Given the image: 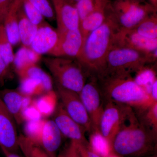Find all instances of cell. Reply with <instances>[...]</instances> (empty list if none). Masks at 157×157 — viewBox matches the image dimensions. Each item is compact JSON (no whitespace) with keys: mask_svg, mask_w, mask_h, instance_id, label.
<instances>
[{"mask_svg":"<svg viewBox=\"0 0 157 157\" xmlns=\"http://www.w3.org/2000/svg\"><path fill=\"white\" fill-rule=\"evenodd\" d=\"M41 56L32 50L30 47L23 46L14 54L13 64L15 67V70L29 64H36L41 58Z\"/></svg>","mask_w":157,"mask_h":157,"instance_id":"4316f807","label":"cell"},{"mask_svg":"<svg viewBox=\"0 0 157 157\" xmlns=\"http://www.w3.org/2000/svg\"><path fill=\"white\" fill-rule=\"evenodd\" d=\"M11 76L9 67L7 66L0 55V84L4 85L6 80Z\"/></svg>","mask_w":157,"mask_h":157,"instance_id":"d6a6232c","label":"cell"},{"mask_svg":"<svg viewBox=\"0 0 157 157\" xmlns=\"http://www.w3.org/2000/svg\"><path fill=\"white\" fill-rule=\"evenodd\" d=\"M150 97L152 103L157 102V79L154 82L151 90Z\"/></svg>","mask_w":157,"mask_h":157,"instance_id":"d590c367","label":"cell"},{"mask_svg":"<svg viewBox=\"0 0 157 157\" xmlns=\"http://www.w3.org/2000/svg\"><path fill=\"white\" fill-rule=\"evenodd\" d=\"M53 120L63 136L70 139L76 146L89 145L85 135L84 129L68 115L61 103L56 109Z\"/></svg>","mask_w":157,"mask_h":157,"instance_id":"8fae6325","label":"cell"},{"mask_svg":"<svg viewBox=\"0 0 157 157\" xmlns=\"http://www.w3.org/2000/svg\"><path fill=\"white\" fill-rule=\"evenodd\" d=\"M135 1H138V2H148L149 0H135Z\"/></svg>","mask_w":157,"mask_h":157,"instance_id":"f35d334b","label":"cell"},{"mask_svg":"<svg viewBox=\"0 0 157 157\" xmlns=\"http://www.w3.org/2000/svg\"><path fill=\"white\" fill-rule=\"evenodd\" d=\"M55 85L57 94L68 115L81 126L86 132L90 133L92 131L91 123L79 94L64 88L56 83Z\"/></svg>","mask_w":157,"mask_h":157,"instance_id":"9c48e42d","label":"cell"},{"mask_svg":"<svg viewBox=\"0 0 157 157\" xmlns=\"http://www.w3.org/2000/svg\"><path fill=\"white\" fill-rule=\"evenodd\" d=\"M115 46L126 47L146 53H153L157 50V39L145 38L133 29H120L114 38L113 47Z\"/></svg>","mask_w":157,"mask_h":157,"instance_id":"4fadbf2b","label":"cell"},{"mask_svg":"<svg viewBox=\"0 0 157 157\" xmlns=\"http://www.w3.org/2000/svg\"><path fill=\"white\" fill-rule=\"evenodd\" d=\"M25 97L15 90L6 89L0 91V98L18 124L21 123L24 120Z\"/></svg>","mask_w":157,"mask_h":157,"instance_id":"e0dca14e","label":"cell"},{"mask_svg":"<svg viewBox=\"0 0 157 157\" xmlns=\"http://www.w3.org/2000/svg\"><path fill=\"white\" fill-rule=\"evenodd\" d=\"M101 1V0H79L75 3L79 24L96 9Z\"/></svg>","mask_w":157,"mask_h":157,"instance_id":"f1b7e54d","label":"cell"},{"mask_svg":"<svg viewBox=\"0 0 157 157\" xmlns=\"http://www.w3.org/2000/svg\"><path fill=\"white\" fill-rule=\"evenodd\" d=\"M35 6L45 18L49 20L56 19L55 14L51 0H26Z\"/></svg>","mask_w":157,"mask_h":157,"instance_id":"4dcf8cb0","label":"cell"},{"mask_svg":"<svg viewBox=\"0 0 157 157\" xmlns=\"http://www.w3.org/2000/svg\"><path fill=\"white\" fill-rule=\"evenodd\" d=\"M18 145L24 157H51L39 142L26 135H18Z\"/></svg>","mask_w":157,"mask_h":157,"instance_id":"7402d4cb","label":"cell"},{"mask_svg":"<svg viewBox=\"0 0 157 157\" xmlns=\"http://www.w3.org/2000/svg\"><path fill=\"white\" fill-rule=\"evenodd\" d=\"M20 79H32L40 82L44 92L51 93L52 91L53 84L51 78L37 64H29L19 69L15 70Z\"/></svg>","mask_w":157,"mask_h":157,"instance_id":"d6986e66","label":"cell"},{"mask_svg":"<svg viewBox=\"0 0 157 157\" xmlns=\"http://www.w3.org/2000/svg\"><path fill=\"white\" fill-rule=\"evenodd\" d=\"M70 1L72 2L76 3V2H78V1H79V0H70Z\"/></svg>","mask_w":157,"mask_h":157,"instance_id":"60d3db41","label":"cell"},{"mask_svg":"<svg viewBox=\"0 0 157 157\" xmlns=\"http://www.w3.org/2000/svg\"><path fill=\"white\" fill-rule=\"evenodd\" d=\"M111 2V0H101L96 9L80 23L79 29L84 42L92 32L104 22L106 18L107 6Z\"/></svg>","mask_w":157,"mask_h":157,"instance_id":"ac0fdd59","label":"cell"},{"mask_svg":"<svg viewBox=\"0 0 157 157\" xmlns=\"http://www.w3.org/2000/svg\"><path fill=\"white\" fill-rule=\"evenodd\" d=\"M157 51L146 53L126 47H113L107 54L103 73L107 75H132L144 66L157 61Z\"/></svg>","mask_w":157,"mask_h":157,"instance_id":"277c9868","label":"cell"},{"mask_svg":"<svg viewBox=\"0 0 157 157\" xmlns=\"http://www.w3.org/2000/svg\"><path fill=\"white\" fill-rule=\"evenodd\" d=\"M76 146L81 157H101L93 151L90 145Z\"/></svg>","mask_w":157,"mask_h":157,"instance_id":"e575fe53","label":"cell"},{"mask_svg":"<svg viewBox=\"0 0 157 157\" xmlns=\"http://www.w3.org/2000/svg\"><path fill=\"white\" fill-rule=\"evenodd\" d=\"M58 33L56 45L48 55L58 57L78 58L84 44L79 29L58 32Z\"/></svg>","mask_w":157,"mask_h":157,"instance_id":"30bf717a","label":"cell"},{"mask_svg":"<svg viewBox=\"0 0 157 157\" xmlns=\"http://www.w3.org/2000/svg\"><path fill=\"white\" fill-rule=\"evenodd\" d=\"M135 110L134 111L140 122L157 135V102Z\"/></svg>","mask_w":157,"mask_h":157,"instance_id":"cb8c5ba5","label":"cell"},{"mask_svg":"<svg viewBox=\"0 0 157 157\" xmlns=\"http://www.w3.org/2000/svg\"><path fill=\"white\" fill-rule=\"evenodd\" d=\"M89 143L91 149L101 157H107L112 152L111 144L101 135L99 131L91 132Z\"/></svg>","mask_w":157,"mask_h":157,"instance_id":"484cf974","label":"cell"},{"mask_svg":"<svg viewBox=\"0 0 157 157\" xmlns=\"http://www.w3.org/2000/svg\"><path fill=\"white\" fill-rule=\"evenodd\" d=\"M112 151L122 157H144L156 151L157 135L141 124L132 109L111 143Z\"/></svg>","mask_w":157,"mask_h":157,"instance_id":"7a4b0ae2","label":"cell"},{"mask_svg":"<svg viewBox=\"0 0 157 157\" xmlns=\"http://www.w3.org/2000/svg\"><path fill=\"white\" fill-rule=\"evenodd\" d=\"M144 157H157V155H151L147 156Z\"/></svg>","mask_w":157,"mask_h":157,"instance_id":"ab89813d","label":"cell"},{"mask_svg":"<svg viewBox=\"0 0 157 157\" xmlns=\"http://www.w3.org/2000/svg\"><path fill=\"white\" fill-rule=\"evenodd\" d=\"M132 109L130 106L107 101L100 120L99 130L111 144Z\"/></svg>","mask_w":157,"mask_h":157,"instance_id":"52a82bcc","label":"cell"},{"mask_svg":"<svg viewBox=\"0 0 157 157\" xmlns=\"http://www.w3.org/2000/svg\"><path fill=\"white\" fill-rule=\"evenodd\" d=\"M57 157H81L77 146L75 143L70 141V143L57 155Z\"/></svg>","mask_w":157,"mask_h":157,"instance_id":"1f68e13d","label":"cell"},{"mask_svg":"<svg viewBox=\"0 0 157 157\" xmlns=\"http://www.w3.org/2000/svg\"><path fill=\"white\" fill-rule=\"evenodd\" d=\"M14 0H0V24L4 23L10 7Z\"/></svg>","mask_w":157,"mask_h":157,"instance_id":"836d02e7","label":"cell"},{"mask_svg":"<svg viewBox=\"0 0 157 157\" xmlns=\"http://www.w3.org/2000/svg\"><path fill=\"white\" fill-rule=\"evenodd\" d=\"M132 29L145 38L157 39V12L147 16Z\"/></svg>","mask_w":157,"mask_h":157,"instance_id":"d4e9b609","label":"cell"},{"mask_svg":"<svg viewBox=\"0 0 157 157\" xmlns=\"http://www.w3.org/2000/svg\"><path fill=\"white\" fill-rule=\"evenodd\" d=\"M53 6L57 31L63 32L79 28V20L75 3L70 0H51Z\"/></svg>","mask_w":157,"mask_h":157,"instance_id":"5bb4252c","label":"cell"},{"mask_svg":"<svg viewBox=\"0 0 157 157\" xmlns=\"http://www.w3.org/2000/svg\"><path fill=\"white\" fill-rule=\"evenodd\" d=\"M97 77L102 95L107 101L130 106L134 110L153 104L132 75H107Z\"/></svg>","mask_w":157,"mask_h":157,"instance_id":"3957f363","label":"cell"},{"mask_svg":"<svg viewBox=\"0 0 157 157\" xmlns=\"http://www.w3.org/2000/svg\"><path fill=\"white\" fill-rule=\"evenodd\" d=\"M22 4L26 15L33 23L39 26L45 21L43 14L30 3L22 0Z\"/></svg>","mask_w":157,"mask_h":157,"instance_id":"f546056e","label":"cell"},{"mask_svg":"<svg viewBox=\"0 0 157 157\" xmlns=\"http://www.w3.org/2000/svg\"><path fill=\"white\" fill-rule=\"evenodd\" d=\"M111 2L107 6L104 22L86 37L80 55L76 59L88 77H97L103 73L106 57L113 47L116 35L120 29Z\"/></svg>","mask_w":157,"mask_h":157,"instance_id":"6da1fadb","label":"cell"},{"mask_svg":"<svg viewBox=\"0 0 157 157\" xmlns=\"http://www.w3.org/2000/svg\"><path fill=\"white\" fill-rule=\"evenodd\" d=\"M63 136L53 120L42 122L39 143L51 157H57Z\"/></svg>","mask_w":157,"mask_h":157,"instance_id":"2e32d148","label":"cell"},{"mask_svg":"<svg viewBox=\"0 0 157 157\" xmlns=\"http://www.w3.org/2000/svg\"><path fill=\"white\" fill-rule=\"evenodd\" d=\"M111 7L120 29H134L147 16L157 12L155 8L147 2L135 0H113Z\"/></svg>","mask_w":157,"mask_h":157,"instance_id":"8992f818","label":"cell"},{"mask_svg":"<svg viewBox=\"0 0 157 157\" xmlns=\"http://www.w3.org/2000/svg\"><path fill=\"white\" fill-rule=\"evenodd\" d=\"M152 64L146 65L140 68L135 72V77H133L136 83L149 97L152 85L157 79L156 70Z\"/></svg>","mask_w":157,"mask_h":157,"instance_id":"603a6c76","label":"cell"},{"mask_svg":"<svg viewBox=\"0 0 157 157\" xmlns=\"http://www.w3.org/2000/svg\"><path fill=\"white\" fill-rule=\"evenodd\" d=\"M18 33L20 42L23 46L30 47L36 33L38 26L33 23L26 15L23 4L18 11Z\"/></svg>","mask_w":157,"mask_h":157,"instance_id":"44dd1931","label":"cell"},{"mask_svg":"<svg viewBox=\"0 0 157 157\" xmlns=\"http://www.w3.org/2000/svg\"><path fill=\"white\" fill-rule=\"evenodd\" d=\"M58 38L57 30L45 21L38 26L30 48L40 55L49 54L56 45Z\"/></svg>","mask_w":157,"mask_h":157,"instance_id":"9a60e30c","label":"cell"},{"mask_svg":"<svg viewBox=\"0 0 157 157\" xmlns=\"http://www.w3.org/2000/svg\"><path fill=\"white\" fill-rule=\"evenodd\" d=\"M0 55L8 67L13 64L14 57L13 45L3 24H0Z\"/></svg>","mask_w":157,"mask_h":157,"instance_id":"83f0119b","label":"cell"},{"mask_svg":"<svg viewBox=\"0 0 157 157\" xmlns=\"http://www.w3.org/2000/svg\"><path fill=\"white\" fill-rule=\"evenodd\" d=\"M43 62L53 76L55 83L79 94L88 76L76 59L46 57L43 59Z\"/></svg>","mask_w":157,"mask_h":157,"instance_id":"5b68a950","label":"cell"},{"mask_svg":"<svg viewBox=\"0 0 157 157\" xmlns=\"http://www.w3.org/2000/svg\"><path fill=\"white\" fill-rule=\"evenodd\" d=\"M107 157H122L121 156H120L116 154L115 153H114L113 152H112L110 153V154Z\"/></svg>","mask_w":157,"mask_h":157,"instance_id":"74e56055","label":"cell"},{"mask_svg":"<svg viewBox=\"0 0 157 157\" xmlns=\"http://www.w3.org/2000/svg\"><path fill=\"white\" fill-rule=\"evenodd\" d=\"M16 123L0 98V146L15 153L19 149Z\"/></svg>","mask_w":157,"mask_h":157,"instance_id":"7c38bea8","label":"cell"},{"mask_svg":"<svg viewBox=\"0 0 157 157\" xmlns=\"http://www.w3.org/2000/svg\"><path fill=\"white\" fill-rule=\"evenodd\" d=\"M22 4V0H14L3 23L9 40L13 46L20 42L18 33V11Z\"/></svg>","mask_w":157,"mask_h":157,"instance_id":"ffe728a7","label":"cell"},{"mask_svg":"<svg viewBox=\"0 0 157 157\" xmlns=\"http://www.w3.org/2000/svg\"><path fill=\"white\" fill-rule=\"evenodd\" d=\"M0 147H1L2 151L3 152L4 155L6 157H22L17 154V153L9 151L2 147L0 146Z\"/></svg>","mask_w":157,"mask_h":157,"instance_id":"8d00e7d4","label":"cell"},{"mask_svg":"<svg viewBox=\"0 0 157 157\" xmlns=\"http://www.w3.org/2000/svg\"><path fill=\"white\" fill-rule=\"evenodd\" d=\"M89 77V80L86 82L79 95L91 123L92 132L99 131V123L104 108L102 99L103 96L97 77Z\"/></svg>","mask_w":157,"mask_h":157,"instance_id":"ba28073f","label":"cell"}]
</instances>
